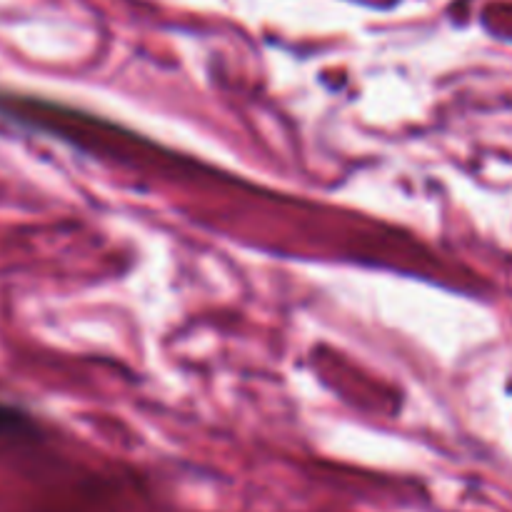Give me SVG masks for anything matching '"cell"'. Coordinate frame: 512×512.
Instances as JSON below:
<instances>
[{
    "instance_id": "cell-1",
    "label": "cell",
    "mask_w": 512,
    "mask_h": 512,
    "mask_svg": "<svg viewBox=\"0 0 512 512\" xmlns=\"http://www.w3.org/2000/svg\"><path fill=\"white\" fill-rule=\"evenodd\" d=\"M20 425H25V415L0 405V433H10V430L20 428Z\"/></svg>"
}]
</instances>
